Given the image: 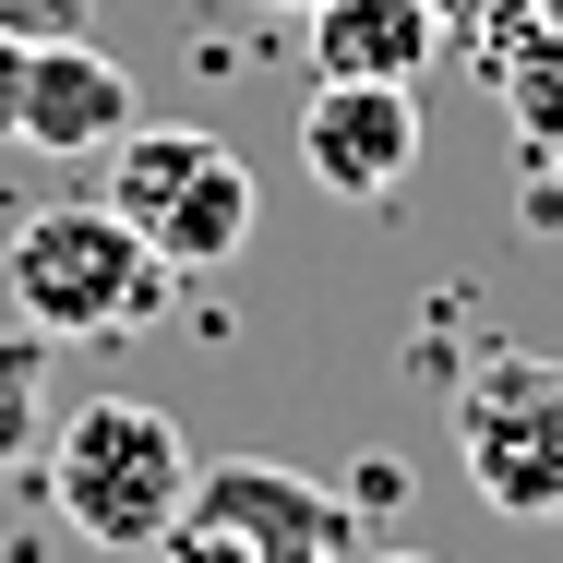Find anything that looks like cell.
<instances>
[{"label":"cell","instance_id":"1","mask_svg":"<svg viewBox=\"0 0 563 563\" xmlns=\"http://www.w3.org/2000/svg\"><path fill=\"white\" fill-rule=\"evenodd\" d=\"M192 432L168 420V408H144V396H97V408H73L60 420V444H48V504H60V528L73 540H97V552H156L168 528H180V504H192Z\"/></svg>","mask_w":563,"mask_h":563},{"label":"cell","instance_id":"2","mask_svg":"<svg viewBox=\"0 0 563 563\" xmlns=\"http://www.w3.org/2000/svg\"><path fill=\"white\" fill-rule=\"evenodd\" d=\"M0 264H12V300H24V324H36L48 347H60V336H144V324L168 312V288H180L97 192L24 205Z\"/></svg>","mask_w":563,"mask_h":563},{"label":"cell","instance_id":"3","mask_svg":"<svg viewBox=\"0 0 563 563\" xmlns=\"http://www.w3.org/2000/svg\"><path fill=\"white\" fill-rule=\"evenodd\" d=\"M168 276H217L240 264V240H252V168L228 156L217 132H180V120H156V132H120L109 144V192H97Z\"/></svg>","mask_w":563,"mask_h":563},{"label":"cell","instance_id":"4","mask_svg":"<svg viewBox=\"0 0 563 563\" xmlns=\"http://www.w3.org/2000/svg\"><path fill=\"white\" fill-rule=\"evenodd\" d=\"M156 563H360V516L276 455H217L192 467V504L156 540Z\"/></svg>","mask_w":563,"mask_h":563},{"label":"cell","instance_id":"5","mask_svg":"<svg viewBox=\"0 0 563 563\" xmlns=\"http://www.w3.org/2000/svg\"><path fill=\"white\" fill-rule=\"evenodd\" d=\"M455 455H467V492L516 528H552L563 516V360L552 347H492L467 360L455 384Z\"/></svg>","mask_w":563,"mask_h":563},{"label":"cell","instance_id":"6","mask_svg":"<svg viewBox=\"0 0 563 563\" xmlns=\"http://www.w3.org/2000/svg\"><path fill=\"white\" fill-rule=\"evenodd\" d=\"M300 168H312L336 205H396L408 168H420V85H312Z\"/></svg>","mask_w":563,"mask_h":563},{"label":"cell","instance_id":"7","mask_svg":"<svg viewBox=\"0 0 563 563\" xmlns=\"http://www.w3.org/2000/svg\"><path fill=\"white\" fill-rule=\"evenodd\" d=\"M132 132V73L85 36H24V132L36 156H109Z\"/></svg>","mask_w":563,"mask_h":563},{"label":"cell","instance_id":"8","mask_svg":"<svg viewBox=\"0 0 563 563\" xmlns=\"http://www.w3.org/2000/svg\"><path fill=\"white\" fill-rule=\"evenodd\" d=\"M300 24H312V85H420L444 48L432 0H324Z\"/></svg>","mask_w":563,"mask_h":563},{"label":"cell","instance_id":"9","mask_svg":"<svg viewBox=\"0 0 563 563\" xmlns=\"http://www.w3.org/2000/svg\"><path fill=\"white\" fill-rule=\"evenodd\" d=\"M467 60H479V85H516V73L563 60V0H492L467 24Z\"/></svg>","mask_w":563,"mask_h":563},{"label":"cell","instance_id":"10","mask_svg":"<svg viewBox=\"0 0 563 563\" xmlns=\"http://www.w3.org/2000/svg\"><path fill=\"white\" fill-rule=\"evenodd\" d=\"M492 97H504V120H516V156H528V180H540V192H563V60L516 73V85H492Z\"/></svg>","mask_w":563,"mask_h":563},{"label":"cell","instance_id":"11","mask_svg":"<svg viewBox=\"0 0 563 563\" xmlns=\"http://www.w3.org/2000/svg\"><path fill=\"white\" fill-rule=\"evenodd\" d=\"M36 432H48V336L24 324V336H0V467L36 455Z\"/></svg>","mask_w":563,"mask_h":563},{"label":"cell","instance_id":"12","mask_svg":"<svg viewBox=\"0 0 563 563\" xmlns=\"http://www.w3.org/2000/svg\"><path fill=\"white\" fill-rule=\"evenodd\" d=\"M12 132H24V36L0 24V144H12Z\"/></svg>","mask_w":563,"mask_h":563},{"label":"cell","instance_id":"13","mask_svg":"<svg viewBox=\"0 0 563 563\" xmlns=\"http://www.w3.org/2000/svg\"><path fill=\"white\" fill-rule=\"evenodd\" d=\"M360 563H432V552H360Z\"/></svg>","mask_w":563,"mask_h":563},{"label":"cell","instance_id":"14","mask_svg":"<svg viewBox=\"0 0 563 563\" xmlns=\"http://www.w3.org/2000/svg\"><path fill=\"white\" fill-rule=\"evenodd\" d=\"M276 12H324V0H276Z\"/></svg>","mask_w":563,"mask_h":563}]
</instances>
